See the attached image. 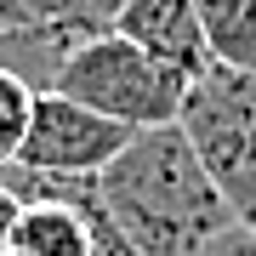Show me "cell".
<instances>
[{
	"label": "cell",
	"instance_id": "6da1fadb",
	"mask_svg": "<svg viewBox=\"0 0 256 256\" xmlns=\"http://www.w3.org/2000/svg\"><path fill=\"white\" fill-rule=\"evenodd\" d=\"M97 188L137 256H200L239 228L182 126L137 131L131 148L97 176Z\"/></svg>",
	"mask_w": 256,
	"mask_h": 256
},
{
	"label": "cell",
	"instance_id": "7a4b0ae2",
	"mask_svg": "<svg viewBox=\"0 0 256 256\" xmlns=\"http://www.w3.org/2000/svg\"><path fill=\"white\" fill-rule=\"evenodd\" d=\"M46 92L80 102L102 120L126 131H160V126H176L182 120V102H188V80L171 74L165 63H154L142 46H131L126 34L114 28H97L74 46L63 63H57Z\"/></svg>",
	"mask_w": 256,
	"mask_h": 256
},
{
	"label": "cell",
	"instance_id": "3957f363",
	"mask_svg": "<svg viewBox=\"0 0 256 256\" xmlns=\"http://www.w3.org/2000/svg\"><path fill=\"white\" fill-rule=\"evenodd\" d=\"M176 126L194 142V154L205 160L234 222L245 234H256V74L210 68L205 80L188 86Z\"/></svg>",
	"mask_w": 256,
	"mask_h": 256
},
{
	"label": "cell",
	"instance_id": "277c9868",
	"mask_svg": "<svg viewBox=\"0 0 256 256\" xmlns=\"http://www.w3.org/2000/svg\"><path fill=\"white\" fill-rule=\"evenodd\" d=\"M137 131L114 126L80 102L57 97V92H40L34 97V120H28V137H23V154L12 165H28V171H52V176H102L108 165L131 148Z\"/></svg>",
	"mask_w": 256,
	"mask_h": 256
},
{
	"label": "cell",
	"instance_id": "5b68a950",
	"mask_svg": "<svg viewBox=\"0 0 256 256\" xmlns=\"http://www.w3.org/2000/svg\"><path fill=\"white\" fill-rule=\"evenodd\" d=\"M114 34H126L131 46H142L154 63H165L171 74H182L188 86L216 68L194 0H131V6L114 18Z\"/></svg>",
	"mask_w": 256,
	"mask_h": 256
},
{
	"label": "cell",
	"instance_id": "8992f818",
	"mask_svg": "<svg viewBox=\"0 0 256 256\" xmlns=\"http://www.w3.org/2000/svg\"><path fill=\"white\" fill-rule=\"evenodd\" d=\"M216 68L256 74V0H194Z\"/></svg>",
	"mask_w": 256,
	"mask_h": 256
},
{
	"label": "cell",
	"instance_id": "52a82bcc",
	"mask_svg": "<svg viewBox=\"0 0 256 256\" xmlns=\"http://www.w3.org/2000/svg\"><path fill=\"white\" fill-rule=\"evenodd\" d=\"M80 46V40H63V34H46V28H28L18 23L6 6H0V68H12V74H23L34 92H46L52 86V74L57 63Z\"/></svg>",
	"mask_w": 256,
	"mask_h": 256
},
{
	"label": "cell",
	"instance_id": "ba28073f",
	"mask_svg": "<svg viewBox=\"0 0 256 256\" xmlns=\"http://www.w3.org/2000/svg\"><path fill=\"white\" fill-rule=\"evenodd\" d=\"M0 6H6L18 23L46 28V34H63V40L97 34V23H92V12H86V0H0Z\"/></svg>",
	"mask_w": 256,
	"mask_h": 256
},
{
	"label": "cell",
	"instance_id": "9c48e42d",
	"mask_svg": "<svg viewBox=\"0 0 256 256\" xmlns=\"http://www.w3.org/2000/svg\"><path fill=\"white\" fill-rule=\"evenodd\" d=\"M34 86L23 74L0 68V165H12L23 154V137H28V120H34Z\"/></svg>",
	"mask_w": 256,
	"mask_h": 256
},
{
	"label": "cell",
	"instance_id": "30bf717a",
	"mask_svg": "<svg viewBox=\"0 0 256 256\" xmlns=\"http://www.w3.org/2000/svg\"><path fill=\"white\" fill-rule=\"evenodd\" d=\"M200 256H256V234H245V228H234V234H222L216 245H205Z\"/></svg>",
	"mask_w": 256,
	"mask_h": 256
},
{
	"label": "cell",
	"instance_id": "8fae6325",
	"mask_svg": "<svg viewBox=\"0 0 256 256\" xmlns=\"http://www.w3.org/2000/svg\"><path fill=\"white\" fill-rule=\"evenodd\" d=\"M18 216H23V205L12 200L6 188H0V256H6V245H12V234H18Z\"/></svg>",
	"mask_w": 256,
	"mask_h": 256
},
{
	"label": "cell",
	"instance_id": "7c38bea8",
	"mask_svg": "<svg viewBox=\"0 0 256 256\" xmlns=\"http://www.w3.org/2000/svg\"><path fill=\"white\" fill-rule=\"evenodd\" d=\"M126 6H131V0H86V12H92L97 28H114V18H120Z\"/></svg>",
	"mask_w": 256,
	"mask_h": 256
}]
</instances>
